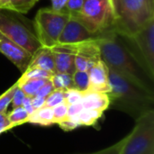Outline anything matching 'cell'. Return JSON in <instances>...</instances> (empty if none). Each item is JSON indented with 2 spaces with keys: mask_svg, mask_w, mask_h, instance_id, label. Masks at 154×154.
<instances>
[{
  "mask_svg": "<svg viewBox=\"0 0 154 154\" xmlns=\"http://www.w3.org/2000/svg\"><path fill=\"white\" fill-rule=\"evenodd\" d=\"M120 38L114 31L102 34L98 40L101 60L108 68L140 88L154 94V79L149 75Z\"/></svg>",
  "mask_w": 154,
  "mask_h": 154,
  "instance_id": "1",
  "label": "cell"
},
{
  "mask_svg": "<svg viewBox=\"0 0 154 154\" xmlns=\"http://www.w3.org/2000/svg\"><path fill=\"white\" fill-rule=\"evenodd\" d=\"M31 103L34 110H38L43 106H45V98L34 96L31 98Z\"/></svg>",
  "mask_w": 154,
  "mask_h": 154,
  "instance_id": "33",
  "label": "cell"
},
{
  "mask_svg": "<svg viewBox=\"0 0 154 154\" xmlns=\"http://www.w3.org/2000/svg\"><path fill=\"white\" fill-rule=\"evenodd\" d=\"M52 75H53L52 73L38 69V68H28L23 73H22L21 78L17 81L22 82V81L28 80V79H51Z\"/></svg>",
  "mask_w": 154,
  "mask_h": 154,
  "instance_id": "22",
  "label": "cell"
},
{
  "mask_svg": "<svg viewBox=\"0 0 154 154\" xmlns=\"http://www.w3.org/2000/svg\"><path fill=\"white\" fill-rule=\"evenodd\" d=\"M0 32L33 55L41 47L36 35L14 16L0 10Z\"/></svg>",
  "mask_w": 154,
  "mask_h": 154,
  "instance_id": "8",
  "label": "cell"
},
{
  "mask_svg": "<svg viewBox=\"0 0 154 154\" xmlns=\"http://www.w3.org/2000/svg\"><path fill=\"white\" fill-rule=\"evenodd\" d=\"M0 53L5 56L22 73L28 68L32 55L0 32Z\"/></svg>",
  "mask_w": 154,
  "mask_h": 154,
  "instance_id": "10",
  "label": "cell"
},
{
  "mask_svg": "<svg viewBox=\"0 0 154 154\" xmlns=\"http://www.w3.org/2000/svg\"><path fill=\"white\" fill-rule=\"evenodd\" d=\"M73 88L81 93H86L88 91L89 87V78L88 71H78L76 70L72 74Z\"/></svg>",
  "mask_w": 154,
  "mask_h": 154,
  "instance_id": "21",
  "label": "cell"
},
{
  "mask_svg": "<svg viewBox=\"0 0 154 154\" xmlns=\"http://www.w3.org/2000/svg\"><path fill=\"white\" fill-rule=\"evenodd\" d=\"M31 98L30 97H25V98L23 99V104H22V106L26 110V112L29 114V116H31L35 110L33 109L32 106V103H31Z\"/></svg>",
  "mask_w": 154,
  "mask_h": 154,
  "instance_id": "35",
  "label": "cell"
},
{
  "mask_svg": "<svg viewBox=\"0 0 154 154\" xmlns=\"http://www.w3.org/2000/svg\"><path fill=\"white\" fill-rule=\"evenodd\" d=\"M25 97H26L25 94L19 88V87H17L16 89L14 92L13 98H12V101H11L13 108L18 107V106H22L23 101L25 98Z\"/></svg>",
  "mask_w": 154,
  "mask_h": 154,
  "instance_id": "30",
  "label": "cell"
},
{
  "mask_svg": "<svg viewBox=\"0 0 154 154\" xmlns=\"http://www.w3.org/2000/svg\"><path fill=\"white\" fill-rule=\"evenodd\" d=\"M82 110H83V106L80 102L77 104L69 105L68 106V118L77 117Z\"/></svg>",
  "mask_w": 154,
  "mask_h": 154,
  "instance_id": "32",
  "label": "cell"
},
{
  "mask_svg": "<svg viewBox=\"0 0 154 154\" xmlns=\"http://www.w3.org/2000/svg\"><path fill=\"white\" fill-rule=\"evenodd\" d=\"M29 124L38 125L42 126H50L53 124V111L52 108L43 106L38 110H35L28 119Z\"/></svg>",
  "mask_w": 154,
  "mask_h": 154,
  "instance_id": "16",
  "label": "cell"
},
{
  "mask_svg": "<svg viewBox=\"0 0 154 154\" xmlns=\"http://www.w3.org/2000/svg\"><path fill=\"white\" fill-rule=\"evenodd\" d=\"M18 87L17 81L11 86L6 91H5L2 95H0V113H7V107L11 104L13 95L16 88Z\"/></svg>",
  "mask_w": 154,
  "mask_h": 154,
  "instance_id": "23",
  "label": "cell"
},
{
  "mask_svg": "<svg viewBox=\"0 0 154 154\" xmlns=\"http://www.w3.org/2000/svg\"><path fill=\"white\" fill-rule=\"evenodd\" d=\"M84 0H68L64 11L72 17H78L81 12Z\"/></svg>",
  "mask_w": 154,
  "mask_h": 154,
  "instance_id": "27",
  "label": "cell"
},
{
  "mask_svg": "<svg viewBox=\"0 0 154 154\" xmlns=\"http://www.w3.org/2000/svg\"><path fill=\"white\" fill-rule=\"evenodd\" d=\"M83 109H91L105 112L109 108L110 100L107 93L90 92L83 93V97L80 101Z\"/></svg>",
  "mask_w": 154,
  "mask_h": 154,
  "instance_id": "14",
  "label": "cell"
},
{
  "mask_svg": "<svg viewBox=\"0 0 154 154\" xmlns=\"http://www.w3.org/2000/svg\"><path fill=\"white\" fill-rule=\"evenodd\" d=\"M7 120L9 123V130L15 126L22 125L23 124L28 123L29 119V114L26 112V110L23 106H18L15 108H13L12 111L6 113Z\"/></svg>",
  "mask_w": 154,
  "mask_h": 154,
  "instance_id": "17",
  "label": "cell"
},
{
  "mask_svg": "<svg viewBox=\"0 0 154 154\" xmlns=\"http://www.w3.org/2000/svg\"><path fill=\"white\" fill-rule=\"evenodd\" d=\"M121 154H154V110L136 119L134 128L126 135Z\"/></svg>",
  "mask_w": 154,
  "mask_h": 154,
  "instance_id": "5",
  "label": "cell"
},
{
  "mask_svg": "<svg viewBox=\"0 0 154 154\" xmlns=\"http://www.w3.org/2000/svg\"><path fill=\"white\" fill-rule=\"evenodd\" d=\"M51 82L56 90H67L73 88L72 75L67 73H58L55 72L51 78Z\"/></svg>",
  "mask_w": 154,
  "mask_h": 154,
  "instance_id": "19",
  "label": "cell"
},
{
  "mask_svg": "<svg viewBox=\"0 0 154 154\" xmlns=\"http://www.w3.org/2000/svg\"><path fill=\"white\" fill-rule=\"evenodd\" d=\"M63 95H64V102L68 106L79 103L83 97V93H81L80 91L75 88H69V89L64 90Z\"/></svg>",
  "mask_w": 154,
  "mask_h": 154,
  "instance_id": "26",
  "label": "cell"
},
{
  "mask_svg": "<svg viewBox=\"0 0 154 154\" xmlns=\"http://www.w3.org/2000/svg\"><path fill=\"white\" fill-rule=\"evenodd\" d=\"M64 102L63 90L54 89L46 98H45V106L53 108L54 106Z\"/></svg>",
  "mask_w": 154,
  "mask_h": 154,
  "instance_id": "25",
  "label": "cell"
},
{
  "mask_svg": "<svg viewBox=\"0 0 154 154\" xmlns=\"http://www.w3.org/2000/svg\"><path fill=\"white\" fill-rule=\"evenodd\" d=\"M102 34L92 32L79 19L70 16L59 38L58 44H77L98 39Z\"/></svg>",
  "mask_w": 154,
  "mask_h": 154,
  "instance_id": "9",
  "label": "cell"
},
{
  "mask_svg": "<svg viewBox=\"0 0 154 154\" xmlns=\"http://www.w3.org/2000/svg\"><path fill=\"white\" fill-rule=\"evenodd\" d=\"M104 112L91 109H83L78 116V120L80 126H92L102 117Z\"/></svg>",
  "mask_w": 154,
  "mask_h": 154,
  "instance_id": "20",
  "label": "cell"
},
{
  "mask_svg": "<svg viewBox=\"0 0 154 154\" xmlns=\"http://www.w3.org/2000/svg\"><path fill=\"white\" fill-rule=\"evenodd\" d=\"M108 80L109 107L125 112L135 120L154 110V94L140 88L110 68H108Z\"/></svg>",
  "mask_w": 154,
  "mask_h": 154,
  "instance_id": "2",
  "label": "cell"
},
{
  "mask_svg": "<svg viewBox=\"0 0 154 154\" xmlns=\"http://www.w3.org/2000/svg\"><path fill=\"white\" fill-rule=\"evenodd\" d=\"M125 139H126V136L125 138H123L122 140H120L119 142H117L116 143L113 144L112 146H109L106 149L100 150V151L96 152L87 154H121L122 148H123V145L125 142Z\"/></svg>",
  "mask_w": 154,
  "mask_h": 154,
  "instance_id": "28",
  "label": "cell"
},
{
  "mask_svg": "<svg viewBox=\"0 0 154 154\" xmlns=\"http://www.w3.org/2000/svg\"><path fill=\"white\" fill-rule=\"evenodd\" d=\"M58 125L64 131L66 132H69V131H73L76 128L79 127V122L78 120V116L77 117H73V118H67L66 120L60 122V124H58Z\"/></svg>",
  "mask_w": 154,
  "mask_h": 154,
  "instance_id": "29",
  "label": "cell"
},
{
  "mask_svg": "<svg viewBox=\"0 0 154 154\" xmlns=\"http://www.w3.org/2000/svg\"><path fill=\"white\" fill-rule=\"evenodd\" d=\"M68 105L63 102L52 108L53 111V124L58 125L68 118Z\"/></svg>",
  "mask_w": 154,
  "mask_h": 154,
  "instance_id": "24",
  "label": "cell"
},
{
  "mask_svg": "<svg viewBox=\"0 0 154 154\" xmlns=\"http://www.w3.org/2000/svg\"><path fill=\"white\" fill-rule=\"evenodd\" d=\"M70 18L65 12H57L51 8H41L34 17L36 37L42 47L52 48L58 44L64 26Z\"/></svg>",
  "mask_w": 154,
  "mask_h": 154,
  "instance_id": "4",
  "label": "cell"
},
{
  "mask_svg": "<svg viewBox=\"0 0 154 154\" xmlns=\"http://www.w3.org/2000/svg\"><path fill=\"white\" fill-rule=\"evenodd\" d=\"M55 63V72L72 75L76 71L74 59L75 49L73 44H57L51 48Z\"/></svg>",
  "mask_w": 154,
  "mask_h": 154,
  "instance_id": "11",
  "label": "cell"
},
{
  "mask_svg": "<svg viewBox=\"0 0 154 154\" xmlns=\"http://www.w3.org/2000/svg\"><path fill=\"white\" fill-rule=\"evenodd\" d=\"M9 131V123L6 113H0V134Z\"/></svg>",
  "mask_w": 154,
  "mask_h": 154,
  "instance_id": "34",
  "label": "cell"
},
{
  "mask_svg": "<svg viewBox=\"0 0 154 154\" xmlns=\"http://www.w3.org/2000/svg\"><path fill=\"white\" fill-rule=\"evenodd\" d=\"M38 1L39 0H0V10L26 14Z\"/></svg>",
  "mask_w": 154,
  "mask_h": 154,
  "instance_id": "15",
  "label": "cell"
},
{
  "mask_svg": "<svg viewBox=\"0 0 154 154\" xmlns=\"http://www.w3.org/2000/svg\"><path fill=\"white\" fill-rule=\"evenodd\" d=\"M28 68H38L54 74L55 63H54V56L51 49L46 47H41L32 55Z\"/></svg>",
  "mask_w": 154,
  "mask_h": 154,
  "instance_id": "13",
  "label": "cell"
},
{
  "mask_svg": "<svg viewBox=\"0 0 154 154\" xmlns=\"http://www.w3.org/2000/svg\"><path fill=\"white\" fill-rule=\"evenodd\" d=\"M120 37L128 42L125 43L149 75L154 79V19L132 36Z\"/></svg>",
  "mask_w": 154,
  "mask_h": 154,
  "instance_id": "7",
  "label": "cell"
},
{
  "mask_svg": "<svg viewBox=\"0 0 154 154\" xmlns=\"http://www.w3.org/2000/svg\"><path fill=\"white\" fill-rule=\"evenodd\" d=\"M89 78L88 91L108 93L110 90L108 80V68L102 60L95 63L88 71Z\"/></svg>",
  "mask_w": 154,
  "mask_h": 154,
  "instance_id": "12",
  "label": "cell"
},
{
  "mask_svg": "<svg viewBox=\"0 0 154 154\" xmlns=\"http://www.w3.org/2000/svg\"><path fill=\"white\" fill-rule=\"evenodd\" d=\"M53 90H54V88H53V86H52L51 80H48V81H47V82H46V83H45L38 91H37V93H36L35 96L46 98Z\"/></svg>",
  "mask_w": 154,
  "mask_h": 154,
  "instance_id": "31",
  "label": "cell"
},
{
  "mask_svg": "<svg viewBox=\"0 0 154 154\" xmlns=\"http://www.w3.org/2000/svg\"><path fill=\"white\" fill-rule=\"evenodd\" d=\"M92 32L104 34L113 31L114 15L110 0H84L78 17Z\"/></svg>",
  "mask_w": 154,
  "mask_h": 154,
  "instance_id": "6",
  "label": "cell"
},
{
  "mask_svg": "<svg viewBox=\"0 0 154 154\" xmlns=\"http://www.w3.org/2000/svg\"><path fill=\"white\" fill-rule=\"evenodd\" d=\"M113 31L122 37H130L154 19V0H110Z\"/></svg>",
  "mask_w": 154,
  "mask_h": 154,
  "instance_id": "3",
  "label": "cell"
},
{
  "mask_svg": "<svg viewBox=\"0 0 154 154\" xmlns=\"http://www.w3.org/2000/svg\"><path fill=\"white\" fill-rule=\"evenodd\" d=\"M50 79H28L22 82H18L19 88L25 94L26 97H32L36 95L37 91Z\"/></svg>",
  "mask_w": 154,
  "mask_h": 154,
  "instance_id": "18",
  "label": "cell"
}]
</instances>
